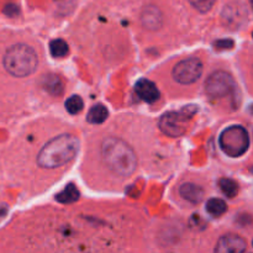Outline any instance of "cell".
<instances>
[{
  "instance_id": "obj_1",
  "label": "cell",
  "mask_w": 253,
  "mask_h": 253,
  "mask_svg": "<svg viewBox=\"0 0 253 253\" xmlns=\"http://www.w3.org/2000/svg\"><path fill=\"white\" fill-rule=\"evenodd\" d=\"M101 157L109 169L119 177H130L137 167L133 148L119 137H106L101 143Z\"/></svg>"
},
{
  "instance_id": "obj_2",
  "label": "cell",
  "mask_w": 253,
  "mask_h": 253,
  "mask_svg": "<svg viewBox=\"0 0 253 253\" xmlns=\"http://www.w3.org/2000/svg\"><path fill=\"white\" fill-rule=\"evenodd\" d=\"M78 151V137L71 133H63L52 138L41 148L37 156V163L46 169H54L74 160Z\"/></svg>"
},
{
  "instance_id": "obj_3",
  "label": "cell",
  "mask_w": 253,
  "mask_h": 253,
  "mask_svg": "<svg viewBox=\"0 0 253 253\" xmlns=\"http://www.w3.org/2000/svg\"><path fill=\"white\" fill-rule=\"evenodd\" d=\"M2 64L9 74L16 78L29 77L36 71L39 57L31 46L17 43L7 48L2 58Z\"/></svg>"
},
{
  "instance_id": "obj_4",
  "label": "cell",
  "mask_w": 253,
  "mask_h": 253,
  "mask_svg": "<svg viewBox=\"0 0 253 253\" xmlns=\"http://www.w3.org/2000/svg\"><path fill=\"white\" fill-rule=\"evenodd\" d=\"M219 145L222 152L229 157H241L250 148L249 132L244 126H227L220 133Z\"/></svg>"
},
{
  "instance_id": "obj_5",
  "label": "cell",
  "mask_w": 253,
  "mask_h": 253,
  "mask_svg": "<svg viewBox=\"0 0 253 253\" xmlns=\"http://www.w3.org/2000/svg\"><path fill=\"white\" fill-rule=\"evenodd\" d=\"M197 113V106L188 105L177 111L166 113L160 120V128L165 135L179 137L184 135L190 119Z\"/></svg>"
},
{
  "instance_id": "obj_6",
  "label": "cell",
  "mask_w": 253,
  "mask_h": 253,
  "mask_svg": "<svg viewBox=\"0 0 253 253\" xmlns=\"http://www.w3.org/2000/svg\"><path fill=\"white\" fill-rule=\"evenodd\" d=\"M235 86L236 84H235L234 78L224 71L214 72L208 77L207 82H205V91L210 98L214 99L224 98V96L234 93Z\"/></svg>"
},
{
  "instance_id": "obj_7",
  "label": "cell",
  "mask_w": 253,
  "mask_h": 253,
  "mask_svg": "<svg viewBox=\"0 0 253 253\" xmlns=\"http://www.w3.org/2000/svg\"><path fill=\"white\" fill-rule=\"evenodd\" d=\"M203 74V63L199 58H188L174 66L172 76L179 84H192Z\"/></svg>"
},
{
  "instance_id": "obj_8",
  "label": "cell",
  "mask_w": 253,
  "mask_h": 253,
  "mask_svg": "<svg viewBox=\"0 0 253 253\" xmlns=\"http://www.w3.org/2000/svg\"><path fill=\"white\" fill-rule=\"evenodd\" d=\"M247 242L241 236L227 234L217 241L215 252L217 253H242L246 251Z\"/></svg>"
},
{
  "instance_id": "obj_9",
  "label": "cell",
  "mask_w": 253,
  "mask_h": 253,
  "mask_svg": "<svg viewBox=\"0 0 253 253\" xmlns=\"http://www.w3.org/2000/svg\"><path fill=\"white\" fill-rule=\"evenodd\" d=\"M135 91L140 99L146 103H156L160 99L161 94L157 85L150 79H138L135 84Z\"/></svg>"
},
{
  "instance_id": "obj_10",
  "label": "cell",
  "mask_w": 253,
  "mask_h": 253,
  "mask_svg": "<svg viewBox=\"0 0 253 253\" xmlns=\"http://www.w3.org/2000/svg\"><path fill=\"white\" fill-rule=\"evenodd\" d=\"M141 22L145 29L150 31H156L162 27L163 24V15L161 10L155 5H148L142 10L141 14Z\"/></svg>"
},
{
  "instance_id": "obj_11",
  "label": "cell",
  "mask_w": 253,
  "mask_h": 253,
  "mask_svg": "<svg viewBox=\"0 0 253 253\" xmlns=\"http://www.w3.org/2000/svg\"><path fill=\"white\" fill-rule=\"evenodd\" d=\"M179 194L187 202L192 204H199L204 199V189L194 183H184L179 188Z\"/></svg>"
},
{
  "instance_id": "obj_12",
  "label": "cell",
  "mask_w": 253,
  "mask_h": 253,
  "mask_svg": "<svg viewBox=\"0 0 253 253\" xmlns=\"http://www.w3.org/2000/svg\"><path fill=\"white\" fill-rule=\"evenodd\" d=\"M43 88L53 96L62 95V93H63L64 90V86L61 78H59L58 76H54V74H49V76L44 77Z\"/></svg>"
},
{
  "instance_id": "obj_13",
  "label": "cell",
  "mask_w": 253,
  "mask_h": 253,
  "mask_svg": "<svg viewBox=\"0 0 253 253\" xmlns=\"http://www.w3.org/2000/svg\"><path fill=\"white\" fill-rule=\"evenodd\" d=\"M79 194L81 193H79L78 188L73 183H71L62 192H59L57 194L56 200L58 203H61V204H72V203H76L79 199Z\"/></svg>"
},
{
  "instance_id": "obj_14",
  "label": "cell",
  "mask_w": 253,
  "mask_h": 253,
  "mask_svg": "<svg viewBox=\"0 0 253 253\" xmlns=\"http://www.w3.org/2000/svg\"><path fill=\"white\" fill-rule=\"evenodd\" d=\"M109 111L106 109L105 105L103 104H96L93 108L89 110L88 116H86V120L90 124H95V125H99V124H103L104 121L108 119Z\"/></svg>"
},
{
  "instance_id": "obj_15",
  "label": "cell",
  "mask_w": 253,
  "mask_h": 253,
  "mask_svg": "<svg viewBox=\"0 0 253 253\" xmlns=\"http://www.w3.org/2000/svg\"><path fill=\"white\" fill-rule=\"evenodd\" d=\"M207 211L214 217H220L227 211V204L222 199L212 198L207 202Z\"/></svg>"
},
{
  "instance_id": "obj_16",
  "label": "cell",
  "mask_w": 253,
  "mask_h": 253,
  "mask_svg": "<svg viewBox=\"0 0 253 253\" xmlns=\"http://www.w3.org/2000/svg\"><path fill=\"white\" fill-rule=\"evenodd\" d=\"M49 52L54 58H63L68 54L69 47L67 42L62 39H57L49 43Z\"/></svg>"
},
{
  "instance_id": "obj_17",
  "label": "cell",
  "mask_w": 253,
  "mask_h": 253,
  "mask_svg": "<svg viewBox=\"0 0 253 253\" xmlns=\"http://www.w3.org/2000/svg\"><path fill=\"white\" fill-rule=\"evenodd\" d=\"M220 190L226 195L227 198H235L239 194V184L234 179L230 178H222L219 182Z\"/></svg>"
},
{
  "instance_id": "obj_18",
  "label": "cell",
  "mask_w": 253,
  "mask_h": 253,
  "mask_svg": "<svg viewBox=\"0 0 253 253\" xmlns=\"http://www.w3.org/2000/svg\"><path fill=\"white\" fill-rule=\"evenodd\" d=\"M84 108L83 99L79 95H72L66 100V109L72 115H77L81 113Z\"/></svg>"
},
{
  "instance_id": "obj_19",
  "label": "cell",
  "mask_w": 253,
  "mask_h": 253,
  "mask_svg": "<svg viewBox=\"0 0 253 253\" xmlns=\"http://www.w3.org/2000/svg\"><path fill=\"white\" fill-rule=\"evenodd\" d=\"M215 1H216V0H189L192 6L195 7V9L200 12H208L209 10H211Z\"/></svg>"
},
{
  "instance_id": "obj_20",
  "label": "cell",
  "mask_w": 253,
  "mask_h": 253,
  "mask_svg": "<svg viewBox=\"0 0 253 253\" xmlns=\"http://www.w3.org/2000/svg\"><path fill=\"white\" fill-rule=\"evenodd\" d=\"M215 46L220 47V48H232L234 47V42L231 40H220V41L215 42Z\"/></svg>"
},
{
  "instance_id": "obj_21",
  "label": "cell",
  "mask_w": 253,
  "mask_h": 253,
  "mask_svg": "<svg viewBox=\"0 0 253 253\" xmlns=\"http://www.w3.org/2000/svg\"><path fill=\"white\" fill-rule=\"evenodd\" d=\"M5 14H7L9 16H14V15L17 14V6L16 5L11 4V5H7L6 7H5Z\"/></svg>"
}]
</instances>
